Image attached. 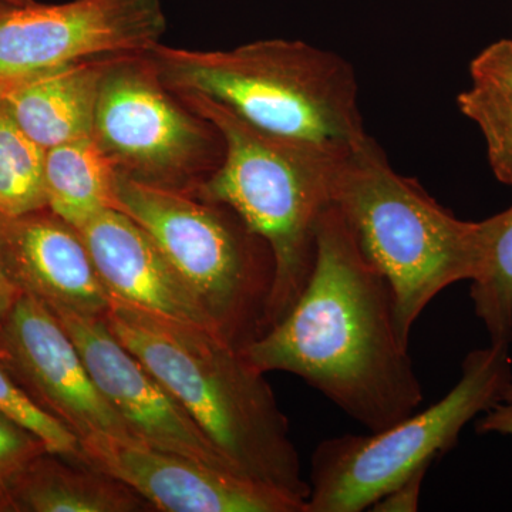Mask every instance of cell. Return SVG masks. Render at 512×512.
<instances>
[{
	"mask_svg": "<svg viewBox=\"0 0 512 512\" xmlns=\"http://www.w3.org/2000/svg\"><path fill=\"white\" fill-rule=\"evenodd\" d=\"M241 353L259 372L301 377L372 433L424 400L392 286L333 204L320 217L315 266L298 301Z\"/></svg>",
	"mask_w": 512,
	"mask_h": 512,
	"instance_id": "cell-1",
	"label": "cell"
},
{
	"mask_svg": "<svg viewBox=\"0 0 512 512\" xmlns=\"http://www.w3.org/2000/svg\"><path fill=\"white\" fill-rule=\"evenodd\" d=\"M104 319L232 466L306 505L311 485L288 419L241 350L211 330L116 301Z\"/></svg>",
	"mask_w": 512,
	"mask_h": 512,
	"instance_id": "cell-2",
	"label": "cell"
},
{
	"mask_svg": "<svg viewBox=\"0 0 512 512\" xmlns=\"http://www.w3.org/2000/svg\"><path fill=\"white\" fill-rule=\"evenodd\" d=\"M178 97L217 131L224 146L220 165L197 185V197L234 211L274 256L268 330L291 311L311 278L316 229L350 150L268 133L201 94Z\"/></svg>",
	"mask_w": 512,
	"mask_h": 512,
	"instance_id": "cell-3",
	"label": "cell"
},
{
	"mask_svg": "<svg viewBox=\"0 0 512 512\" xmlns=\"http://www.w3.org/2000/svg\"><path fill=\"white\" fill-rule=\"evenodd\" d=\"M147 57L171 93L201 94L276 136L340 151L367 137L355 70L329 50L266 39L229 50L158 45Z\"/></svg>",
	"mask_w": 512,
	"mask_h": 512,
	"instance_id": "cell-4",
	"label": "cell"
},
{
	"mask_svg": "<svg viewBox=\"0 0 512 512\" xmlns=\"http://www.w3.org/2000/svg\"><path fill=\"white\" fill-rule=\"evenodd\" d=\"M332 204L392 286L397 330L407 345L427 305L448 286L477 275L481 222L458 220L417 181L396 173L372 137L340 161Z\"/></svg>",
	"mask_w": 512,
	"mask_h": 512,
	"instance_id": "cell-5",
	"label": "cell"
},
{
	"mask_svg": "<svg viewBox=\"0 0 512 512\" xmlns=\"http://www.w3.org/2000/svg\"><path fill=\"white\" fill-rule=\"evenodd\" d=\"M117 200L153 238L222 338L241 350L264 335L274 256L234 211L123 174Z\"/></svg>",
	"mask_w": 512,
	"mask_h": 512,
	"instance_id": "cell-6",
	"label": "cell"
},
{
	"mask_svg": "<svg viewBox=\"0 0 512 512\" xmlns=\"http://www.w3.org/2000/svg\"><path fill=\"white\" fill-rule=\"evenodd\" d=\"M463 375L440 402L369 436L323 440L312 456L305 512L370 510L417 468L456 446L461 430L498 402L512 380L510 345L473 350Z\"/></svg>",
	"mask_w": 512,
	"mask_h": 512,
	"instance_id": "cell-7",
	"label": "cell"
},
{
	"mask_svg": "<svg viewBox=\"0 0 512 512\" xmlns=\"http://www.w3.org/2000/svg\"><path fill=\"white\" fill-rule=\"evenodd\" d=\"M170 93L147 55L110 59L93 134L120 174L185 191L192 177L205 178L220 165L224 146L207 121Z\"/></svg>",
	"mask_w": 512,
	"mask_h": 512,
	"instance_id": "cell-8",
	"label": "cell"
},
{
	"mask_svg": "<svg viewBox=\"0 0 512 512\" xmlns=\"http://www.w3.org/2000/svg\"><path fill=\"white\" fill-rule=\"evenodd\" d=\"M165 30L161 0L0 5V96L70 64L148 55Z\"/></svg>",
	"mask_w": 512,
	"mask_h": 512,
	"instance_id": "cell-9",
	"label": "cell"
},
{
	"mask_svg": "<svg viewBox=\"0 0 512 512\" xmlns=\"http://www.w3.org/2000/svg\"><path fill=\"white\" fill-rule=\"evenodd\" d=\"M0 362L80 440L103 434L140 443L101 394L56 313L35 296L20 293L0 323Z\"/></svg>",
	"mask_w": 512,
	"mask_h": 512,
	"instance_id": "cell-10",
	"label": "cell"
},
{
	"mask_svg": "<svg viewBox=\"0 0 512 512\" xmlns=\"http://www.w3.org/2000/svg\"><path fill=\"white\" fill-rule=\"evenodd\" d=\"M80 444V460L127 484L157 511L305 512L291 495L171 451L103 434Z\"/></svg>",
	"mask_w": 512,
	"mask_h": 512,
	"instance_id": "cell-11",
	"label": "cell"
},
{
	"mask_svg": "<svg viewBox=\"0 0 512 512\" xmlns=\"http://www.w3.org/2000/svg\"><path fill=\"white\" fill-rule=\"evenodd\" d=\"M101 394L141 444L237 471L187 410L111 332L104 318L53 311Z\"/></svg>",
	"mask_w": 512,
	"mask_h": 512,
	"instance_id": "cell-12",
	"label": "cell"
},
{
	"mask_svg": "<svg viewBox=\"0 0 512 512\" xmlns=\"http://www.w3.org/2000/svg\"><path fill=\"white\" fill-rule=\"evenodd\" d=\"M9 276L19 291L52 311L106 318L111 298L79 232L49 208L6 218L0 215Z\"/></svg>",
	"mask_w": 512,
	"mask_h": 512,
	"instance_id": "cell-13",
	"label": "cell"
},
{
	"mask_svg": "<svg viewBox=\"0 0 512 512\" xmlns=\"http://www.w3.org/2000/svg\"><path fill=\"white\" fill-rule=\"evenodd\" d=\"M74 229L92 256L111 301L221 336L183 278L133 218L109 210Z\"/></svg>",
	"mask_w": 512,
	"mask_h": 512,
	"instance_id": "cell-14",
	"label": "cell"
},
{
	"mask_svg": "<svg viewBox=\"0 0 512 512\" xmlns=\"http://www.w3.org/2000/svg\"><path fill=\"white\" fill-rule=\"evenodd\" d=\"M109 60L70 64L37 74L12 87L0 100L20 130L46 151L92 136L101 79Z\"/></svg>",
	"mask_w": 512,
	"mask_h": 512,
	"instance_id": "cell-15",
	"label": "cell"
},
{
	"mask_svg": "<svg viewBox=\"0 0 512 512\" xmlns=\"http://www.w3.org/2000/svg\"><path fill=\"white\" fill-rule=\"evenodd\" d=\"M150 507L117 478L49 451L23 471L9 493V511L140 512Z\"/></svg>",
	"mask_w": 512,
	"mask_h": 512,
	"instance_id": "cell-16",
	"label": "cell"
},
{
	"mask_svg": "<svg viewBox=\"0 0 512 512\" xmlns=\"http://www.w3.org/2000/svg\"><path fill=\"white\" fill-rule=\"evenodd\" d=\"M119 180V168L94 134L46 151L47 208L73 228L119 210Z\"/></svg>",
	"mask_w": 512,
	"mask_h": 512,
	"instance_id": "cell-17",
	"label": "cell"
},
{
	"mask_svg": "<svg viewBox=\"0 0 512 512\" xmlns=\"http://www.w3.org/2000/svg\"><path fill=\"white\" fill-rule=\"evenodd\" d=\"M481 222L483 258L471 285L476 315L491 343L512 340V207Z\"/></svg>",
	"mask_w": 512,
	"mask_h": 512,
	"instance_id": "cell-18",
	"label": "cell"
},
{
	"mask_svg": "<svg viewBox=\"0 0 512 512\" xmlns=\"http://www.w3.org/2000/svg\"><path fill=\"white\" fill-rule=\"evenodd\" d=\"M46 150L30 140L0 100V215L46 210Z\"/></svg>",
	"mask_w": 512,
	"mask_h": 512,
	"instance_id": "cell-19",
	"label": "cell"
},
{
	"mask_svg": "<svg viewBox=\"0 0 512 512\" xmlns=\"http://www.w3.org/2000/svg\"><path fill=\"white\" fill-rule=\"evenodd\" d=\"M458 109L483 133L491 170L512 188V94L473 83L457 99Z\"/></svg>",
	"mask_w": 512,
	"mask_h": 512,
	"instance_id": "cell-20",
	"label": "cell"
},
{
	"mask_svg": "<svg viewBox=\"0 0 512 512\" xmlns=\"http://www.w3.org/2000/svg\"><path fill=\"white\" fill-rule=\"evenodd\" d=\"M0 412L32 431L45 444L47 451L60 456L82 457L79 437L66 424L47 413L25 389L9 375L0 362Z\"/></svg>",
	"mask_w": 512,
	"mask_h": 512,
	"instance_id": "cell-21",
	"label": "cell"
},
{
	"mask_svg": "<svg viewBox=\"0 0 512 512\" xmlns=\"http://www.w3.org/2000/svg\"><path fill=\"white\" fill-rule=\"evenodd\" d=\"M47 448L32 431L0 412V511H9L13 484Z\"/></svg>",
	"mask_w": 512,
	"mask_h": 512,
	"instance_id": "cell-22",
	"label": "cell"
},
{
	"mask_svg": "<svg viewBox=\"0 0 512 512\" xmlns=\"http://www.w3.org/2000/svg\"><path fill=\"white\" fill-rule=\"evenodd\" d=\"M477 84L512 94V40H500L484 49L470 66Z\"/></svg>",
	"mask_w": 512,
	"mask_h": 512,
	"instance_id": "cell-23",
	"label": "cell"
},
{
	"mask_svg": "<svg viewBox=\"0 0 512 512\" xmlns=\"http://www.w3.org/2000/svg\"><path fill=\"white\" fill-rule=\"evenodd\" d=\"M430 466L414 470L399 484L394 485L389 493L383 495L370 507L377 512H414L419 510L421 487Z\"/></svg>",
	"mask_w": 512,
	"mask_h": 512,
	"instance_id": "cell-24",
	"label": "cell"
},
{
	"mask_svg": "<svg viewBox=\"0 0 512 512\" xmlns=\"http://www.w3.org/2000/svg\"><path fill=\"white\" fill-rule=\"evenodd\" d=\"M481 434L498 433L512 437V380L505 387L497 403H494L477 423Z\"/></svg>",
	"mask_w": 512,
	"mask_h": 512,
	"instance_id": "cell-25",
	"label": "cell"
},
{
	"mask_svg": "<svg viewBox=\"0 0 512 512\" xmlns=\"http://www.w3.org/2000/svg\"><path fill=\"white\" fill-rule=\"evenodd\" d=\"M20 292L18 286L9 276L6 268L5 251H3L2 231H0V323L8 315L13 303L19 298Z\"/></svg>",
	"mask_w": 512,
	"mask_h": 512,
	"instance_id": "cell-26",
	"label": "cell"
},
{
	"mask_svg": "<svg viewBox=\"0 0 512 512\" xmlns=\"http://www.w3.org/2000/svg\"><path fill=\"white\" fill-rule=\"evenodd\" d=\"M36 0H0V5H28Z\"/></svg>",
	"mask_w": 512,
	"mask_h": 512,
	"instance_id": "cell-27",
	"label": "cell"
}]
</instances>
